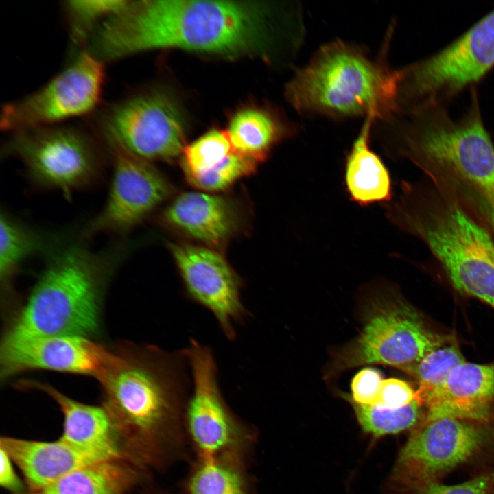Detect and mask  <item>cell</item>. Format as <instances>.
<instances>
[{"label": "cell", "mask_w": 494, "mask_h": 494, "mask_svg": "<svg viewBox=\"0 0 494 494\" xmlns=\"http://www.w3.org/2000/svg\"><path fill=\"white\" fill-rule=\"evenodd\" d=\"M279 8L252 1L129 0L98 27L87 48L105 64L166 48L228 56L264 53L273 44Z\"/></svg>", "instance_id": "6da1fadb"}, {"label": "cell", "mask_w": 494, "mask_h": 494, "mask_svg": "<svg viewBox=\"0 0 494 494\" xmlns=\"http://www.w3.org/2000/svg\"><path fill=\"white\" fill-rule=\"evenodd\" d=\"M465 113L454 119L444 105L399 110L375 122L388 157L445 170L494 206V144L484 125L475 91Z\"/></svg>", "instance_id": "7a4b0ae2"}, {"label": "cell", "mask_w": 494, "mask_h": 494, "mask_svg": "<svg viewBox=\"0 0 494 494\" xmlns=\"http://www.w3.org/2000/svg\"><path fill=\"white\" fill-rule=\"evenodd\" d=\"M388 45L373 57L340 40L325 44L286 84L287 100L303 115L373 117L376 121L390 117L397 111L398 70L386 60Z\"/></svg>", "instance_id": "3957f363"}, {"label": "cell", "mask_w": 494, "mask_h": 494, "mask_svg": "<svg viewBox=\"0 0 494 494\" xmlns=\"http://www.w3.org/2000/svg\"><path fill=\"white\" fill-rule=\"evenodd\" d=\"M121 441L142 447L178 416L192 386L185 349L128 346L114 352L97 378Z\"/></svg>", "instance_id": "277c9868"}, {"label": "cell", "mask_w": 494, "mask_h": 494, "mask_svg": "<svg viewBox=\"0 0 494 494\" xmlns=\"http://www.w3.org/2000/svg\"><path fill=\"white\" fill-rule=\"evenodd\" d=\"M127 252L122 242L99 251L81 242H67L48 257L6 334L86 337L93 333L99 324L104 287Z\"/></svg>", "instance_id": "5b68a950"}, {"label": "cell", "mask_w": 494, "mask_h": 494, "mask_svg": "<svg viewBox=\"0 0 494 494\" xmlns=\"http://www.w3.org/2000/svg\"><path fill=\"white\" fill-rule=\"evenodd\" d=\"M384 207L390 222L423 239L455 289L494 308V242L482 226L455 204L425 207L408 189Z\"/></svg>", "instance_id": "8992f818"}, {"label": "cell", "mask_w": 494, "mask_h": 494, "mask_svg": "<svg viewBox=\"0 0 494 494\" xmlns=\"http://www.w3.org/2000/svg\"><path fill=\"white\" fill-rule=\"evenodd\" d=\"M1 154L20 161L34 185L67 198L99 181L109 159L89 128L64 124L11 132Z\"/></svg>", "instance_id": "52a82bcc"}, {"label": "cell", "mask_w": 494, "mask_h": 494, "mask_svg": "<svg viewBox=\"0 0 494 494\" xmlns=\"http://www.w3.org/2000/svg\"><path fill=\"white\" fill-rule=\"evenodd\" d=\"M358 336L336 354L329 373L379 364L399 368L419 361L447 341L388 286L375 290Z\"/></svg>", "instance_id": "ba28073f"}, {"label": "cell", "mask_w": 494, "mask_h": 494, "mask_svg": "<svg viewBox=\"0 0 494 494\" xmlns=\"http://www.w3.org/2000/svg\"><path fill=\"white\" fill-rule=\"evenodd\" d=\"M88 118L89 128L104 148L116 147L149 162L170 159L184 149L180 111L158 89L127 94Z\"/></svg>", "instance_id": "9c48e42d"}, {"label": "cell", "mask_w": 494, "mask_h": 494, "mask_svg": "<svg viewBox=\"0 0 494 494\" xmlns=\"http://www.w3.org/2000/svg\"><path fill=\"white\" fill-rule=\"evenodd\" d=\"M494 67V10L444 49L398 70L397 110L444 105Z\"/></svg>", "instance_id": "30bf717a"}, {"label": "cell", "mask_w": 494, "mask_h": 494, "mask_svg": "<svg viewBox=\"0 0 494 494\" xmlns=\"http://www.w3.org/2000/svg\"><path fill=\"white\" fill-rule=\"evenodd\" d=\"M105 64L87 49L80 50L60 72L32 93L4 104L1 128L10 133L64 124L92 115L101 106Z\"/></svg>", "instance_id": "8fae6325"}, {"label": "cell", "mask_w": 494, "mask_h": 494, "mask_svg": "<svg viewBox=\"0 0 494 494\" xmlns=\"http://www.w3.org/2000/svg\"><path fill=\"white\" fill-rule=\"evenodd\" d=\"M494 446V422L440 418L417 426L398 460L401 479L412 489L439 479Z\"/></svg>", "instance_id": "7c38bea8"}, {"label": "cell", "mask_w": 494, "mask_h": 494, "mask_svg": "<svg viewBox=\"0 0 494 494\" xmlns=\"http://www.w3.org/2000/svg\"><path fill=\"white\" fill-rule=\"evenodd\" d=\"M113 167L107 199L81 233L126 235L169 195L170 186L149 161L116 147L105 148Z\"/></svg>", "instance_id": "4fadbf2b"}, {"label": "cell", "mask_w": 494, "mask_h": 494, "mask_svg": "<svg viewBox=\"0 0 494 494\" xmlns=\"http://www.w3.org/2000/svg\"><path fill=\"white\" fill-rule=\"evenodd\" d=\"M169 248L187 296L209 311L229 340L249 313L241 298V283L227 261L212 249L185 244Z\"/></svg>", "instance_id": "5bb4252c"}, {"label": "cell", "mask_w": 494, "mask_h": 494, "mask_svg": "<svg viewBox=\"0 0 494 494\" xmlns=\"http://www.w3.org/2000/svg\"><path fill=\"white\" fill-rule=\"evenodd\" d=\"M184 349L192 380L186 405L189 430L201 458H217L231 443L235 423L221 392L211 349L193 338Z\"/></svg>", "instance_id": "9a60e30c"}, {"label": "cell", "mask_w": 494, "mask_h": 494, "mask_svg": "<svg viewBox=\"0 0 494 494\" xmlns=\"http://www.w3.org/2000/svg\"><path fill=\"white\" fill-rule=\"evenodd\" d=\"M113 353L84 336L5 334L1 346V375L6 378L25 370L43 369L98 378Z\"/></svg>", "instance_id": "2e32d148"}, {"label": "cell", "mask_w": 494, "mask_h": 494, "mask_svg": "<svg viewBox=\"0 0 494 494\" xmlns=\"http://www.w3.org/2000/svg\"><path fill=\"white\" fill-rule=\"evenodd\" d=\"M416 399L426 410L423 422L447 417L494 422V362H465L442 384L416 394Z\"/></svg>", "instance_id": "e0dca14e"}, {"label": "cell", "mask_w": 494, "mask_h": 494, "mask_svg": "<svg viewBox=\"0 0 494 494\" xmlns=\"http://www.w3.org/2000/svg\"><path fill=\"white\" fill-rule=\"evenodd\" d=\"M23 385L43 390L57 403L64 416L61 440L103 460L122 458L119 433L104 405L78 402L47 384L26 381Z\"/></svg>", "instance_id": "ac0fdd59"}, {"label": "cell", "mask_w": 494, "mask_h": 494, "mask_svg": "<svg viewBox=\"0 0 494 494\" xmlns=\"http://www.w3.org/2000/svg\"><path fill=\"white\" fill-rule=\"evenodd\" d=\"M1 447L22 471L32 492L73 471L106 461L60 438L45 442L6 437L1 440Z\"/></svg>", "instance_id": "d6986e66"}, {"label": "cell", "mask_w": 494, "mask_h": 494, "mask_svg": "<svg viewBox=\"0 0 494 494\" xmlns=\"http://www.w3.org/2000/svg\"><path fill=\"white\" fill-rule=\"evenodd\" d=\"M376 119H364L361 130L346 155L344 183L350 200L362 207L392 201V183L388 169L370 146Z\"/></svg>", "instance_id": "ffe728a7"}, {"label": "cell", "mask_w": 494, "mask_h": 494, "mask_svg": "<svg viewBox=\"0 0 494 494\" xmlns=\"http://www.w3.org/2000/svg\"><path fill=\"white\" fill-rule=\"evenodd\" d=\"M165 220L188 235L217 246L231 235L235 215L224 198L199 192L180 195L167 209Z\"/></svg>", "instance_id": "44dd1931"}, {"label": "cell", "mask_w": 494, "mask_h": 494, "mask_svg": "<svg viewBox=\"0 0 494 494\" xmlns=\"http://www.w3.org/2000/svg\"><path fill=\"white\" fill-rule=\"evenodd\" d=\"M295 132L296 127L275 112L246 108L232 117L226 132L233 152L257 164L277 143Z\"/></svg>", "instance_id": "7402d4cb"}, {"label": "cell", "mask_w": 494, "mask_h": 494, "mask_svg": "<svg viewBox=\"0 0 494 494\" xmlns=\"http://www.w3.org/2000/svg\"><path fill=\"white\" fill-rule=\"evenodd\" d=\"M60 235L40 231L6 211L0 215V277L8 286L21 265L28 258H48L64 244Z\"/></svg>", "instance_id": "603a6c76"}, {"label": "cell", "mask_w": 494, "mask_h": 494, "mask_svg": "<svg viewBox=\"0 0 494 494\" xmlns=\"http://www.w3.org/2000/svg\"><path fill=\"white\" fill-rule=\"evenodd\" d=\"M133 478L123 458L113 459L73 471L32 494H122Z\"/></svg>", "instance_id": "cb8c5ba5"}, {"label": "cell", "mask_w": 494, "mask_h": 494, "mask_svg": "<svg viewBox=\"0 0 494 494\" xmlns=\"http://www.w3.org/2000/svg\"><path fill=\"white\" fill-rule=\"evenodd\" d=\"M129 0H67L62 11L73 43L86 49L98 27L124 9Z\"/></svg>", "instance_id": "d4e9b609"}, {"label": "cell", "mask_w": 494, "mask_h": 494, "mask_svg": "<svg viewBox=\"0 0 494 494\" xmlns=\"http://www.w3.org/2000/svg\"><path fill=\"white\" fill-rule=\"evenodd\" d=\"M465 362L456 338L450 336L419 361L399 369L417 380L416 394H423L442 384L457 366Z\"/></svg>", "instance_id": "484cf974"}, {"label": "cell", "mask_w": 494, "mask_h": 494, "mask_svg": "<svg viewBox=\"0 0 494 494\" xmlns=\"http://www.w3.org/2000/svg\"><path fill=\"white\" fill-rule=\"evenodd\" d=\"M351 404L362 429L376 437L417 427L424 421L426 414L425 407L417 399L396 410L379 409L353 401Z\"/></svg>", "instance_id": "4316f807"}, {"label": "cell", "mask_w": 494, "mask_h": 494, "mask_svg": "<svg viewBox=\"0 0 494 494\" xmlns=\"http://www.w3.org/2000/svg\"><path fill=\"white\" fill-rule=\"evenodd\" d=\"M227 132L212 129L183 150L182 165L186 174L207 172L233 152Z\"/></svg>", "instance_id": "83f0119b"}, {"label": "cell", "mask_w": 494, "mask_h": 494, "mask_svg": "<svg viewBox=\"0 0 494 494\" xmlns=\"http://www.w3.org/2000/svg\"><path fill=\"white\" fill-rule=\"evenodd\" d=\"M190 494H244L239 476L217 458H202L189 483Z\"/></svg>", "instance_id": "f1b7e54d"}, {"label": "cell", "mask_w": 494, "mask_h": 494, "mask_svg": "<svg viewBox=\"0 0 494 494\" xmlns=\"http://www.w3.org/2000/svg\"><path fill=\"white\" fill-rule=\"evenodd\" d=\"M257 163L235 152L220 163L202 173L186 174L195 187L205 191H218L229 187L243 176L252 173Z\"/></svg>", "instance_id": "f546056e"}, {"label": "cell", "mask_w": 494, "mask_h": 494, "mask_svg": "<svg viewBox=\"0 0 494 494\" xmlns=\"http://www.w3.org/2000/svg\"><path fill=\"white\" fill-rule=\"evenodd\" d=\"M413 494H494V469L455 485L431 482L414 489Z\"/></svg>", "instance_id": "4dcf8cb0"}, {"label": "cell", "mask_w": 494, "mask_h": 494, "mask_svg": "<svg viewBox=\"0 0 494 494\" xmlns=\"http://www.w3.org/2000/svg\"><path fill=\"white\" fill-rule=\"evenodd\" d=\"M416 399V390L405 381L383 379L375 406L379 409L396 410L406 406Z\"/></svg>", "instance_id": "1f68e13d"}, {"label": "cell", "mask_w": 494, "mask_h": 494, "mask_svg": "<svg viewBox=\"0 0 494 494\" xmlns=\"http://www.w3.org/2000/svg\"><path fill=\"white\" fill-rule=\"evenodd\" d=\"M382 381L381 374L377 370L372 368L360 370L351 381V400L359 404L373 405Z\"/></svg>", "instance_id": "d6a6232c"}, {"label": "cell", "mask_w": 494, "mask_h": 494, "mask_svg": "<svg viewBox=\"0 0 494 494\" xmlns=\"http://www.w3.org/2000/svg\"><path fill=\"white\" fill-rule=\"evenodd\" d=\"M0 457L1 485L12 493H19L23 488L21 482L12 466V460L2 447L0 449Z\"/></svg>", "instance_id": "836d02e7"}, {"label": "cell", "mask_w": 494, "mask_h": 494, "mask_svg": "<svg viewBox=\"0 0 494 494\" xmlns=\"http://www.w3.org/2000/svg\"><path fill=\"white\" fill-rule=\"evenodd\" d=\"M489 211V215L492 225L494 227V206L487 208Z\"/></svg>", "instance_id": "e575fe53"}]
</instances>
